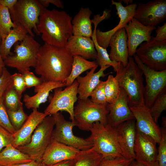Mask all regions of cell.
<instances>
[{
	"label": "cell",
	"instance_id": "ffe728a7",
	"mask_svg": "<svg viewBox=\"0 0 166 166\" xmlns=\"http://www.w3.org/2000/svg\"><path fill=\"white\" fill-rule=\"evenodd\" d=\"M156 144L151 137L136 130L134 147L135 160L140 164L155 162L157 153Z\"/></svg>",
	"mask_w": 166,
	"mask_h": 166
},
{
	"label": "cell",
	"instance_id": "277c9868",
	"mask_svg": "<svg viewBox=\"0 0 166 166\" xmlns=\"http://www.w3.org/2000/svg\"><path fill=\"white\" fill-rule=\"evenodd\" d=\"M86 139L91 142L95 151L103 158L124 157L117 139L115 128L107 124H93Z\"/></svg>",
	"mask_w": 166,
	"mask_h": 166
},
{
	"label": "cell",
	"instance_id": "f546056e",
	"mask_svg": "<svg viewBox=\"0 0 166 166\" xmlns=\"http://www.w3.org/2000/svg\"><path fill=\"white\" fill-rule=\"evenodd\" d=\"M97 66L98 65L96 61H88L80 56L73 55L71 71L64 82L65 86L71 85L83 72Z\"/></svg>",
	"mask_w": 166,
	"mask_h": 166
},
{
	"label": "cell",
	"instance_id": "83f0119b",
	"mask_svg": "<svg viewBox=\"0 0 166 166\" xmlns=\"http://www.w3.org/2000/svg\"><path fill=\"white\" fill-rule=\"evenodd\" d=\"M94 25V29L91 37L93 41L95 49L97 53V58L96 62L100 67L106 66H112L114 71L116 72L118 66L119 62L112 61L110 59L106 49L100 46L98 44L96 39V31L98 24L103 20V18L99 14L94 15L92 20Z\"/></svg>",
	"mask_w": 166,
	"mask_h": 166
},
{
	"label": "cell",
	"instance_id": "30bf717a",
	"mask_svg": "<svg viewBox=\"0 0 166 166\" xmlns=\"http://www.w3.org/2000/svg\"><path fill=\"white\" fill-rule=\"evenodd\" d=\"M78 83L76 80L71 85L54 89V93L49 104L44 113L48 115H52L64 111L68 113L72 121L75 122L74 117V105L78 100L77 96Z\"/></svg>",
	"mask_w": 166,
	"mask_h": 166
},
{
	"label": "cell",
	"instance_id": "4dcf8cb0",
	"mask_svg": "<svg viewBox=\"0 0 166 166\" xmlns=\"http://www.w3.org/2000/svg\"><path fill=\"white\" fill-rule=\"evenodd\" d=\"M103 159L92 147L87 153L74 159L72 166H99Z\"/></svg>",
	"mask_w": 166,
	"mask_h": 166
},
{
	"label": "cell",
	"instance_id": "60d3db41",
	"mask_svg": "<svg viewBox=\"0 0 166 166\" xmlns=\"http://www.w3.org/2000/svg\"><path fill=\"white\" fill-rule=\"evenodd\" d=\"M13 87L19 95L22 97V93L27 88L22 74L15 73L11 75Z\"/></svg>",
	"mask_w": 166,
	"mask_h": 166
},
{
	"label": "cell",
	"instance_id": "44dd1931",
	"mask_svg": "<svg viewBox=\"0 0 166 166\" xmlns=\"http://www.w3.org/2000/svg\"><path fill=\"white\" fill-rule=\"evenodd\" d=\"M47 116L44 112L38 111L37 109H33L22 126L12 134V145L17 148L29 143L32 133Z\"/></svg>",
	"mask_w": 166,
	"mask_h": 166
},
{
	"label": "cell",
	"instance_id": "9a60e30c",
	"mask_svg": "<svg viewBox=\"0 0 166 166\" xmlns=\"http://www.w3.org/2000/svg\"><path fill=\"white\" fill-rule=\"evenodd\" d=\"M90 149L80 150L52 139L42 156L41 162L44 165H50L74 160L87 153Z\"/></svg>",
	"mask_w": 166,
	"mask_h": 166
},
{
	"label": "cell",
	"instance_id": "cb8c5ba5",
	"mask_svg": "<svg viewBox=\"0 0 166 166\" xmlns=\"http://www.w3.org/2000/svg\"><path fill=\"white\" fill-rule=\"evenodd\" d=\"M65 47L73 56H80L86 60H96L97 58V53L91 38L73 35Z\"/></svg>",
	"mask_w": 166,
	"mask_h": 166
},
{
	"label": "cell",
	"instance_id": "5b68a950",
	"mask_svg": "<svg viewBox=\"0 0 166 166\" xmlns=\"http://www.w3.org/2000/svg\"><path fill=\"white\" fill-rule=\"evenodd\" d=\"M41 45L33 37L28 34L21 42L14 45V53H11L5 60V65L16 69L23 74L35 67Z\"/></svg>",
	"mask_w": 166,
	"mask_h": 166
},
{
	"label": "cell",
	"instance_id": "e575fe53",
	"mask_svg": "<svg viewBox=\"0 0 166 166\" xmlns=\"http://www.w3.org/2000/svg\"><path fill=\"white\" fill-rule=\"evenodd\" d=\"M149 108L154 121L157 123L162 113L166 109V90L159 95Z\"/></svg>",
	"mask_w": 166,
	"mask_h": 166
},
{
	"label": "cell",
	"instance_id": "11a10c76",
	"mask_svg": "<svg viewBox=\"0 0 166 166\" xmlns=\"http://www.w3.org/2000/svg\"><path fill=\"white\" fill-rule=\"evenodd\" d=\"M1 42V39L0 38V43Z\"/></svg>",
	"mask_w": 166,
	"mask_h": 166
},
{
	"label": "cell",
	"instance_id": "7bdbcfd3",
	"mask_svg": "<svg viewBox=\"0 0 166 166\" xmlns=\"http://www.w3.org/2000/svg\"><path fill=\"white\" fill-rule=\"evenodd\" d=\"M22 74L26 88L37 86L41 84L43 81L41 77H37L33 73L30 71H26Z\"/></svg>",
	"mask_w": 166,
	"mask_h": 166
},
{
	"label": "cell",
	"instance_id": "bcb514c9",
	"mask_svg": "<svg viewBox=\"0 0 166 166\" xmlns=\"http://www.w3.org/2000/svg\"><path fill=\"white\" fill-rule=\"evenodd\" d=\"M43 7L46 8L49 4H52L57 7L62 8L63 6L62 2L60 0H38Z\"/></svg>",
	"mask_w": 166,
	"mask_h": 166
},
{
	"label": "cell",
	"instance_id": "603a6c76",
	"mask_svg": "<svg viewBox=\"0 0 166 166\" xmlns=\"http://www.w3.org/2000/svg\"><path fill=\"white\" fill-rule=\"evenodd\" d=\"M98 66L87 71L86 75L84 77L79 76L76 79L78 83L77 93L78 100H85L90 97L93 90L100 83V77H104L108 74L104 73L105 71L110 66H106L101 67L97 72H95Z\"/></svg>",
	"mask_w": 166,
	"mask_h": 166
},
{
	"label": "cell",
	"instance_id": "8992f818",
	"mask_svg": "<svg viewBox=\"0 0 166 166\" xmlns=\"http://www.w3.org/2000/svg\"><path fill=\"white\" fill-rule=\"evenodd\" d=\"M46 9L38 0H18L9 10L15 25L22 27L28 34L34 37L33 32L38 35H40L37 26L40 15Z\"/></svg>",
	"mask_w": 166,
	"mask_h": 166
},
{
	"label": "cell",
	"instance_id": "d6a6232c",
	"mask_svg": "<svg viewBox=\"0 0 166 166\" xmlns=\"http://www.w3.org/2000/svg\"><path fill=\"white\" fill-rule=\"evenodd\" d=\"M21 98L14 88L12 82L3 96L4 104L6 109L13 111L18 109L22 103Z\"/></svg>",
	"mask_w": 166,
	"mask_h": 166
},
{
	"label": "cell",
	"instance_id": "d4e9b609",
	"mask_svg": "<svg viewBox=\"0 0 166 166\" xmlns=\"http://www.w3.org/2000/svg\"><path fill=\"white\" fill-rule=\"evenodd\" d=\"M64 86H65V83L43 81L41 84L34 87L35 94L33 96L24 94L23 101L25 105L28 109H37L41 104L47 101L51 90Z\"/></svg>",
	"mask_w": 166,
	"mask_h": 166
},
{
	"label": "cell",
	"instance_id": "f5cc1de1",
	"mask_svg": "<svg viewBox=\"0 0 166 166\" xmlns=\"http://www.w3.org/2000/svg\"><path fill=\"white\" fill-rule=\"evenodd\" d=\"M129 166H141L140 164L135 160H133Z\"/></svg>",
	"mask_w": 166,
	"mask_h": 166
},
{
	"label": "cell",
	"instance_id": "d590c367",
	"mask_svg": "<svg viewBox=\"0 0 166 166\" xmlns=\"http://www.w3.org/2000/svg\"><path fill=\"white\" fill-rule=\"evenodd\" d=\"M10 121L15 129L18 130L27 119L28 116L24 111L22 103L19 108L16 110L7 109Z\"/></svg>",
	"mask_w": 166,
	"mask_h": 166
},
{
	"label": "cell",
	"instance_id": "e0dca14e",
	"mask_svg": "<svg viewBox=\"0 0 166 166\" xmlns=\"http://www.w3.org/2000/svg\"><path fill=\"white\" fill-rule=\"evenodd\" d=\"M127 37L129 56L133 57L138 46L144 42L151 40V34L156 26H145L133 18L124 27Z\"/></svg>",
	"mask_w": 166,
	"mask_h": 166
},
{
	"label": "cell",
	"instance_id": "52a82bcc",
	"mask_svg": "<svg viewBox=\"0 0 166 166\" xmlns=\"http://www.w3.org/2000/svg\"><path fill=\"white\" fill-rule=\"evenodd\" d=\"M52 115L47 116L38 125L29 143L16 148L33 160L41 162L42 156L52 139L54 127Z\"/></svg>",
	"mask_w": 166,
	"mask_h": 166
},
{
	"label": "cell",
	"instance_id": "c3c4849f",
	"mask_svg": "<svg viewBox=\"0 0 166 166\" xmlns=\"http://www.w3.org/2000/svg\"><path fill=\"white\" fill-rule=\"evenodd\" d=\"M74 160H66L50 165L42 164L41 166H72Z\"/></svg>",
	"mask_w": 166,
	"mask_h": 166
},
{
	"label": "cell",
	"instance_id": "9c48e42d",
	"mask_svg": "<svg viewBox=\"0 0 166 166\" xmlns=\"http://www.w3.org/2000/svg\"><path fill=\"white\" fill-rule=\"evenodd\" d=\"M52 116L55 123L52 139L80 150H86L92 147V143L86 138L74 134L73 129L74 127L77 126L75 122L66 120L61 112Z\"/></svg>",
	"mask_w": 166,
	"mask_h": 166
},
{
	"label": "cell",
	"instance_id": "4316f807",
	"mask_svg": "<svg viewBox=\"0 0 166 166\" xmlns=\"http://www.w3.org/2000/svg\"><path fill=\"white\" fill-rule=\"evenodd\" d=\"M27 154L10 144L0 152V165L12 166L32 161Z\"/></svg>",
	"mask_w": 166,
	"mask_h": 166
},
{
	"label": "cell",
	"instance_id": "484cf974",
	"mask_svg": "<svg viewBox=\"0 0 166 166\" xmlns=\"http://www.w3.org/2000/svg\"><path fill=\"white\" fill-rule=\"evenodd\" d=\"M92 14L89 8H81L72 20L73 35L91 38L92 20L90 17Z\"/></svg>",
	"mask_w": 166,
	"mask_h": 166
},
{
	"label": "cell",
	"instance_id": "8fae6325",
	"mask_svg": "<svg viewBox=\"0 0 166 166\" xmlns=\"http://www.w3.org/2000/svg\"><path fill=\"white\" fill-rule=\"evenodd\" d=\"M133 57L145 78L144 101L145 105L149 108L159 95L166 90V70H155L143 64L135 54Z\"/></svg>",
	"mask_w": 166,
	"mask_h": 166
},
{
	"label": "cell",
	"instance_id": "681fc988",
	"mask_svg": "<svg viewBox=\"0 0 166 166\" xmlns=\"http://www.w3.org/2000/svg\"><path fill=\"white\" fill-rule=\"evenodd\" d=\"M41 162L32 160L29 162L17 164L12 166H41Z\"/></svg>",
	"mask_w": 166,
	"mask_h": 166
},
{
	"label": "cell",
	"instance_id": "7402d4cb",
	"mask_svg": "<svg viewBox=\"0 0 166 166\" xmlns=\"http://www.w3.org/2000/svg\"><path fill=\"white\" fill-rule=\"evenodd\" d=\"M127 37L124 28L117 31L111 37L109 46V54L111 60L121 63L124 66L128 63L129 57L127 45Z\"/></svg>",
	"mask_w": 166,
	"mask_h": 166
},
{
	"label": "cell",
	"instance_id": "ac0fdd59",
	"mask_svg": "<svg viewBox=\"0 0 166 166\" xmlns=\"http://www.w3.org/2000/svg\"><path fill=\"white\" fill-rule=\"evenodd\" d=\"M129 99L124 89L120 87L118 95L112 103L109 104L107 124L115 128L126 121L135 119L129 106Z\"/></svg>",
	"mask_w": 166,
	"mask_h": 166
},
{
	"label": "cell",
	"instance_id": "4fadbf2b",
	"mask_svg": "<svg viewBox=\"0 0 166 166\" xmlns=\"http://www.w3.org/2000/svg\"><path fill=\"white\" fill-rule=\"evenodd\" d=\"M134 18L145 26H155L166 18V0H154L138 4Z\"/></svg>",
	"mask_w": 166,
	"mask_h": 166
},
{
	"label": "cell",
	"instance_id": "f907efd6",
	"mask_svg": "<svg viewBox=\"0 0 166 166\" xmlns=\"http://www.w3.org/2000/svg\"><path fill=\"white\" fill-rule=\"evenodd\" d=\"M5 65L4 61V60L3 59L0 51V77L2 75L3 69L5 68Z\"/></svg>",
	"mask_w": 166,
	"mask_h": 166
},
{
	"label": "cell",
	"instance_id": "9f6ffc18",
	"mask_svg": "<svg viewBox=\"0 0 166 166\" xmlns=\"http://www.w3.org/2000/svg\"><path fill=\"white\" fill-rule=\"evenodd\" d=\"M0 166H2L0 165Z\"/></svg>",
	"mask_w": 166,
	"mask_h": 166
},
{
	"label": "cell",
	"instance_id": "1f68e13d",
	"mask_svg": "<svg viewBox=\"0 0 166 166\" xmlns=\"http://www.w3.org/2000/svg\"><path fill=\"white\" fill-rule=\"evenodd\" d=\"M15 26L9 9L0 4V38L4 40L10 30Z\"/></svg>",
	"mask_w": 166,
	"mask_h": 166
},
{
	"label": "cell",
	"instance_id": "f1b7e54d",
	"mask_svg": "<svg viewBox=\"0 0 166 166\" xmlns=\"http://www.w3.org/2000/svg\"><path fill=\"white\" fill-rule=\"evenodd\" d=\"M28 33L26 30L19 25H15L3 40L1 41L0 51L3 59L5 60L11 54V49L18 42L22 41Z\"/></svg>",
	"mask_w": 166,
	"mask_h": 166
},
{
	"label": "cell",
	"instance_id": "7a4b0ae2",
	"mask_svg": "<svg viewBox=\"0 0 166 166\" xmlns=\"http://www.w3.org/2000/svg\"><path fill=\"white\" fill-rule=\"evenodd\" d=\"M72 20V17L64 11L46 9L39 17L37 29L45 42L64 47L73 35Z\"/></svg>",
	"mask_w": 166,
	"mask_h": 166
},
{
	"label": "cell",
	"instance_id": "db71d44e",
	"mask_svg": "<svg viewBox=\"0 0 166 166\" xmlns=\"http://www.w3.org/2000/svg\"><path fill=\"white\" fill-rule=\"evenodd\" d=\"M118 1L120 2H123L127 4V5H128V3H130V4H131L133 2V0H119Z\"/></svg>",
	"mask_w": 166,
	"mask_h": 166
},
{
	"label": "cell",
	"instance_id": "d6986e66",
	"mask_svg": "<svg viewBox=\"0 0 166 166\" xmlns=\"http://www.w3.org/2000/svg\"><path fill=\"white\" fill-rule=\"evenodd\" d=\"M118 143L123 157L135 160L134 147L136 129L135 119L126 121L115 128Z\"/></svg>",
	"mask_w": 166,
	"mask_h": 166
},
{
	"label": "cell",
	"instance_id": "8d00e7d4",
	"mask_svg": "<svg viewBox=\"0 0 166 166\" xmlns=\"http://www.w3.org/2000/svg\"><path fill=\"white\" fill-rule=\"evenodd\" d=\"M105 81H101L100 83L91 93L90 99L94 103L101 106H106L107 103L105 93Z\"/></svg>",
	"mask_w": 166,
	"mask_h": 166
},
{
	"label": "cell",
	"instance_id": "836d02e7",
	"mask_svg": "<svg viewBox=\"0 0 166 166\" xmlns=\"http://www.w3.org/2000/svg\"><path fill=\"white\" fill-rule=\"evenodd\" d=\"M120 87L115 77L109 75L105 81L104 90L107 103L111 104L117 98L120 91Z\"/></svg>",
	"mask_w": 166,
	"mask_h": 166
},
{
	"label": "cell",
	"instance_id": "ba28073f",
	"mask_svg": "<svg viewBox=\"0 0 166 166\" xmlns=\"http://www.w3.org/2000/svg\"><path fill=\"white\" fill-rule=\"evenodd\" d=\"M78 100L74 107V117L79 128L83 131H89L95 122H98L104 125L107 124L108 105L106 106L98 105L89 98L85 100Z\"/></svg>",
	"mask_w": 166,
	"mask_h": 166
},
{
	"label": "cell",
	"instance_id": "6da1fadb",
	"mask_svg": "<svg viewBox=\"0 0 166 166\" xmlns=\"http://www.w3.org/2000/svg\"><path fill=\"white\" fill-rule=\"evenodd\" d=\"M73 55L66 48L45 42L41 46L35 68L44 81L64 83L71 70Z\"/></svg>",
	"mask_w": 166,
	"mask_h": 166
},
{
	"label": "cell",
	"instance_id": "ab89813d",
	"mask_svg": "<svg viewBox=\"0 0 166 166\" xmlns=\"http://www.w3.org/2000/svg\"><path fill=\"white\" fill-rule=\"evenodd\" d=\"M133 160L124 157L103 158L99 166H129Z\"/></svg>",
	"mask_w": 166,
	"mask_h": 166
},
{
	"label": "cell",
	"instance_id": "3957f363",
	"mask_svg": "<svg viewBox=\"0 0 166 166\" xmlns=\"http://www.w3.org/2000/svg\"><path fill=\"white\" fill-rule=\"evenodd\" d=\"M115 77L120 87L125 91L128 97L129 107L145 104L144 86L143 73L133 57L129 56L127 65L119 62Z\"/></svg>",
	"mask_w": 166,
	"mask_h": 166
},
{
	"label": "cell",
	"instance_id": "5bb4252c",
	"mask_svg": "<svg viewBox=\"0 0 166 166\" xmlns=\"http://www.w3.org/2000/svg\"><path fill=\"white\" fill-rule=\"evenodd\" d=\"M111 5H114L117 10V14L120 18L118 24L113 29L106 32L97 29L96 35L98 45L106 49L109 46V42L112 36L117 31L124 28L134 17L137 4L135 3L124 6L120 2L111 1Z\"/></svg>",
	"mask_w": 166,
	"mask_h": 166
},
{
	"label": "cell",
	"instance_id": "74e56055",
	"mask_svg": "<svg viewBox=\"0 0 166 166\" xmlns=\"http://www.w3.org/2000/svg\"><path fill=\"white\" fill-rule=\"evenodd\" d=\"M163 127L160 128L161 137L156 160L159 166H166V127Z\"/></svg>",
	"mask_w": 166,
	"mask_h": 166
},
{
	"label": "cell",
	"instance_id": "7c38bea8",
	"mask_svg": "<svg viewBox=\"0 0 166 166\" xmlns=\"http://www.w3.org/2000/svg\"><path fill=\"white\" fill-rule=\"evenodd\" d=\"M135 54L148 67L157 71L166 70V40L142 44Z\"/></svg>",
	"mask_w": 166,
	"mask_h": 166
},
{
	"label": "cell",
	"instance_id": "816d5d0a",
	"mask_svg": "<svg viewBox=\"0 0 166 166\" xmlns=\"http://www.w3.org/2000/svg\"><path fill=\"white\" fill-rule=\"evenodd\" d=\"M140 165L141 166H159L158 164L156 161L152 164H140Z\"/></svg>",
	"mask_w": 166,
	"mask_h": 166
},
{
	"label": "cell",
	"instance_id": "f35d334b",
	"mask_svg": "<svg viewBox=\"0 0 166 166\" xmlns=\"http://www.w3.org/2000/svg\"><path fill=\"white\" fill-rule=\"evenodd\" d=\"M0 126L12 134L16 131L10 120L3 97L0 99Z\"/></svg>",
	"mask_w": 166,
	"mask_h": 166
},
{
	"label": "cell",
	"instance_id": "b9f144b4",
	"mask_svg": "<svg viewBox=\"0 0 166 166\" xmlns=\"http://www.w3.org/2000/svg\"><path fill=\"white\" fill-rule=\"evenodd\" d=\"M11 75V74L5 67L0 77V99L3 97L5 91L12 83Z\"/></svg>",
	"mask_w": 166,
	"mask_h": 166
},
{
	"label": "cell",
	"instance_id": "7dc6e473",
	"mask_svg": "<svg viewBox=\"0 0 166 166\" xmlns=\"http://www.w3.org/2000/svg\"><path fill=\"white\" fill-rule=\"evenodd\" d=\"M18 0H0V4L8 8L12 9L15 5Z\"/></svg>",
	"mask_w": 166,
	"mask_h": 166
},
{
	"label": "cell",
	"instance_id": "ee69618b",
	"mask_svg": "<svg viewBox=\"0 0 166 166\" xmlns=\"http://www.w3.org/2000/svg\"><path fill=\"white\" fill-rule=\"evenodd\" d=\"M12 134L0 126V152L7 145L12 144Z\"/></svg>",
	"mask_w": 166,
	"mask_h": 166
},
{
	"label": "cell",
	"instance_id": "f6af8a7d",
	"mask_svg": "<svg viewBox=\"0 0 166 166\" xmlns=\"http://www.w3.org/2000/svg\"><path fill=\"white\" fill-rule=\"evenodd\" d=\"M156 35L152 38L150 41L153 42H160L166 40V23L161 26H158L156 29Z\"/></svg>",
	"mask_w": 166,
	"mask_h": 166
},
{
	"label": "cell",
	"instance_id": "2e32d148",
	"mask_svg": "<svg viewBox=\"0 0 166 166\" xmlns=\"http://www.w3.org/2000/svg\"><path fill=\"white\" fill-rule=\"evenodd\" d=\"M129 107L136 121V130L151 137L159 144L161 137L160 128L154 121L149 108L145 105Z\"/></svg>",
	"mask_w": 166,
	"mask_h": 166
}]
</instances>
